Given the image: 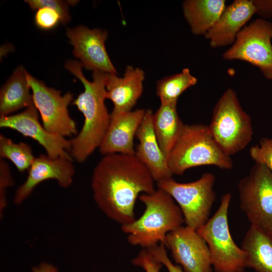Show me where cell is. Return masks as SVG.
Listing matches in <instances>:
<instances>
[{
  "instance_id": "obj_32",
  "label": "cell",
  "mask_w": 272,
  "mask_h": 272,
  "mask_svg": "<svg viewBox=\"0 0 272 272\" xmlns=\"http://www.w3.org/2000/svg\"><path fill=\"white\" fill-rule=\"evenodd\" d=\"M58 270L55 266L46 262H42L32 268V272H58Z\"/></svg>"
},
{
  "instance_id": "obj_13",
  "label": "cell",
  "mask_w": 272,
  "mask_h": 272,
  "mask_svg": "<svg viewBox=\"0 0 272 272\" xmlns=\"http://www.w3.org/2000/svg\"><path fill=\"white\" fill-rule=\"evenodd\" d=\"M66 36L73 46L74 55L80 60L83 67L93 72L117 74L105 48L106 31L79 26L68 29Z\"/></svg>"
},
{
  "instance_id": "obj_21",
  "label": "cell",
  "mask_w": 272,
  "mask_h": 272,
  "mask_svg": "<svg viewBox=\"0 0 272 272\" xmlns=\"http://www.w3.org/2000/svg\"><path fill=\"white\" fill-rule=\"evenodd\" d=\"M152 123L158 143L167 159L185 125L178 115L177 103H161L153 114Z\"/></svg>"
},
{
  "instance_id": "obj_11",
  "label": "cell",
  "mask_w": 272,
  "mask_h": 272,
  "mask_svg": "<svg viewBox=\"0 0 272 272\" xmlns=\"http://www.w3.org/2000/svg\"><path fill=\"white\" fill-rule=\"evenodd\" d=\"M164 245L184 272H212L208 246L196 230L181 226L167 235Z\"/></svg>"
},
{
  "instance_id": "obj_1",
  "label": "cell",
  "mask_w": 272,
  "mask_h": 272,
  "mask_svg": "<svg viewBox=\"0 0 272 272\" xmlns=\"http://www.w3.org/2000/svg\"><path fill=\"white\" fill-rule=\"evenodd\" d=\"M155 181L135 154L104 155L95 166L91 187L95 203L109 219L124 225L133 222L141 193L151 194Z\"/></svg>"
},
{
  "instance_id": "obj_24",
  "label": "cell",
  "mask_w": 272,
  "mask_h": 272,
  "mask_svg": "<svg viewBox=\"0 0 272 272\" xmlns=\"http://www.w3.org/2000/svg\"><path fill=\"white\" fill-rule=\"evenodd\" d=\"M0 156L11 161L20 172L28 170L35 158L29 145L15 143L3 134L0 135Z\"/></svg>"
},
{
  "instance_id": "obj_6",
  "label": "cell",
  "mask_w": 272,
  "mask_h": 272,
  "mask_svg": "<svg viewBox=\"0 0 272 272\" xmlns=\"http://www.w3.org/2000/svg\"><path fill=\"white\" fill-rule=\"evenodd\" d=\"M231 199L230 193L224 194L213 216L196 230L208 246L216 272H243L246 268V254L235 243L229 228Z\"/></svg>"
},
{
  "instance_id": "obj_7",
  "label": "cell",
  "mask_w": 272,
  "mask_h": 272,
  "mask_svg": "<svg viewBox=\"0 0 272 272\" xmlns=\"http://www.w3.org/2000/svg\"><path fill=\"white\" fill-rule=\"evenodd\" d=\"M215 182V175L208 172L188 183L178 182L171 177L157 182V186L176 202L186 226L197 230L209 219L216 199Z\"/></svg>"
},
{
  "instance_id": "obj_18",
  "label": "cell",
  "mask_w": 272,
  "mask_h": 272,
  "mask_svg": "<svg viewBox=\"0 0 272 272\" xmlns=\"http://www.w3.org/2000/svg\"><path fill=\"white\" fill-rule=\"evenodd\" d=\"M144 71L127 66L122 77L108 74L106 83V98L113 104L111 116L131 111L142 95Z\"/></svg>"
},
{
  "instance_id": "obj_9",
  "label": "cell",
  "mask_w": 272,
  "mask_h": 272,
  "mask_svg": "<svg viewBox=\"0 0 272 272\" xmlns=\"http://www.w3.org/2000/svg\"><path fill=\"white\" fill-rule=\"evenodd\" d=\"M272 23L259 18L245 26L223 54L226 60H240L258 67L272 80Z\"/></svg>"
},
{
  "instance_id": "obj_22",
  "label": "cell",
  "mask_w": 272,
  "mask_h": 272,
  "mask_svg": "<svg viewBox=\"0 0 272 272\" xmlns=\"http://www.w3.org/2000/svg\"><path fill=\"white\" fill-rule=\"evenodd\" d=\"M27 71L19 66L3 86L0 92L1 116L34 104L32 94L26 77Z\"/></svg>"
},
{
  "instance_id": "obj_14",
  "label": "cell",
  "mask_w": 272,
  "mask_h": 272,
  "mask_svg": "<svg viewBox=\"0 0 272 272\" xmlns=\"http://www.w3.org/2000/svg\"><path fill=\"white\" fill-rule=\"evenodd\" d=\"M74 174L72 160L53 158L47 155L40 154L35 157L28 169L26 179L16 190L14 202L17 205L22 203L38 184L47 180H55L60 187L67 188L73 183Z\"/></svg>"
},
{
  "instance_id": "obj_23",
  "label": "cell",
  "mask_w": 272,
  "mask_h": 272,
  "mask_svg": "<svg viewBox=\"0 0 272 272\" xmlns=\"http://www.w3.org/2000/svg\"><path fill=\"white\" fill-rule=\"evenodd\" d=\"M197 79L188 68L180 73L167 76L157 82L156 94L161 103H177L178 97L186 89L196 84Z\"/></svg>"
},
{
  "instance_id": "obj_5",
  "label": "cell",
  "mask_w": 272,
  "mask_h": 272,
  "mask_svg": "<svg viewBox=\"0 0 272 272\" xmlns=\"http://www.w3.org/2000/svg\"><path fill=\"white\" fill-rule=\"evenodd\" d=\"M208 127L220 148L230 157L251 142L253 131L250 117L232 89L226 90L218 100Z\"/></svg>"
},
{
  "instance_id": "obj_20",
  "label": "cell",
  "mask_w": 272,
  "mask_h": 272,
  "mask_svg": "<svg viewBox=\"0 0 272 272\" xmlns=\"http://www.w3.org/2000/svg\"><path fill=\"white\" fill-rule=\"evenodd\" d=\"M226 7L224 0H186L182 3L184 18L196 35L205 36Z\"/></svg>"
},
{
  "instance_id": "obj_3",
  "label": "cell",
  "mask_w": 272,
  "mask_h": 272,
  "mask_svg": "<svg viewBox=\"0 0 272 272\" xmlns=\"http://www.w3.org/2000/svg\"><path fill=\"white\" fill-rule=\"evenodd\" d=\"M139 198L145 206L143 215L121 226L128 242L144 249L164 244L167 235L184 222L179 207L168 193L159 188L151 194L143 193Z\"/></svg>"
},
{
  "instance_id": "obj_29",
  "label": "cell",
  "mask_w": 272,
  "mask_h": 272,
  "mask_svg": "<svg viewBox=\"0 0 272 272\" xmlns=\"http://www.w3.org/2000/svg\"><path fill=\"white\" fill-rule=\"evenodd\" d=\"M14 184L10 168L4 160H0V213L1 216L7 205L6 192L7 188Z\"/></svg>"
},
{
  "instance_id": "obj_28",
  "label": "cell",
  "mask_w": 272,
  "mask_h": 272,
  "mask_svg": "<svg viewBox=\"0 0 272 272\" xmlns=\"http://www.w3.org/2000/svg\"><path fill=\"white\" fill-rule=\"evenodd\" d=\"M145 272H160L163 264L147 249H143L131 261Z\"/></svg>"
},
{
  "instance_id": "obj_15",
  "label": "cell",
  "mask_w": 272,
  "mask_h": 272,
  "mask_svg": "<svg viewBox=\"0 0 272 272\" xmlns=\"http://www.w3.org/2000/svg\"><path fill=\"white\" fill-rule=\"evenodd\" d=\"M255 14L252 0H235L226 7L205 37L213 48L233 44L238 33Z\"/></svg>"
},
{
  "instance_id": "obj_16",
  "label": "cell",
  "mask_w": 272,
  "mask_h": 272,
  "mask_svg": "<svg viewBox=\"0 0 272 272\" xmlns=\"http://www.w3.org/2000/svg\"><path fill=\"white\" fill-rule=\"evenodd\" d=\"M140 109L111 116L106 134L99 148L103 156L111 154L133 155L134 138L145 115Z\"/></svg>"
},
{
  "instance_id": "obj_12",
  "label": "cell",
  "mask_w": 272,
  "mask_h": 272,
  "mask_svg": "<svg viewBox=\"0 0 272 272\" xmlns=\"http://www.w3.org/2000/svg\"><path fill=\"white\" fill-rule=\"evenodd\" d=\"M0 127L14 129L26 137L37 141L53 158H63L72 160L71 140L48 132L39 121L38 111L34 104L23 111L0 117Z\"/></svg>"
},
{
  "instance_id": "obj_30",
  "label": "cell",
  "mask_w": 272,
  "mask_h": 272,
  "mask_svg": "<svg viewBox=\"0 0 272 272\" xmlns=\"http://www.w3.org/2000/svg\"><path fill=\"white\" fill-rule=\"evenodd\" d=\"M147 249L167 268L168 272H184L180 266L175 265L171 261L163 244H159Z\"/></svg>"
},
{
  "instance_id": "obj_25",
  "label": "cell",
  "mask_w": 272,
  "mask_h": 272,
  "mask_svg": "<svg viewBox=\"0 0 272 272\" xmlns=\"http://www.w3.org/2000/svg\"><path fill=\"white\" fill-rule=\"evenodd\" d=\"M249 154L255 163L264 165L272 172V138L261 139L250 148Z\"/></svg>"
},
{
  "instance_id": "obj_8",
  "label": "cell",
  "mask_w": 272,
  "mask_h": 272,
  "mask_svg": "<svg viewBox=\"0 0 272 272\" xmlns=\"http://www.w3.org/2000/svg\"><path fill=\"white\" fill-rule=\"evenodd\" d=\"M241 210L251 225L272 233V172L255 163L238 184Z\"/></svg>"
},
{
  "instance_id": "obj_27",
  "label": "cell",
  "mask_w": 272,
  "mask_h": 272,
  "mask_svg": "<svg viewBox=\"0 0 272 272\" xmlns=\"http://www.w3.org/2000/svg\"><path fill=\"white\" fill-rule=\"evenodd\" d=\"M34 21L39 28L43 30H49L61 22V18L59 14L53 9L44 7L37 10Z\"/></svg>"
},
{
  "instance_id": "obj_2",
  "label": "cell",
  "mask_w": 272,
  "mask_h": 272,
  "mask_svg": "<svg viewBox=\"0 0 272 272\" xmlns=\"http://www.w3.org/2000/svg\"><path fill=\"white\" fill-rule=\"evenodd\" d=\"M64 66L80 80L84 87V91L73 102L84 115V124L79 133L71 140V156L82 163L99 148L110 124L111 115L105 104L108 74L94 71L93 81H90L82 72L80 61L70 60Z\"/></svg>"
},
{
  "instance_id": "obj_17",
  "label": "cell",
  "mask_w": 272,
  "mask_h": 272,
  "mask_svg": "<svg viewBox=\"0 0 272 272\" xmlns=\"http://www.w3.org/2000/svg\"><path fill=\"white\" fill-rule=\"evenodd\" d=\"M153 114L151 110H146L135 134L139 143L134 154L147 167L157 182L172 177L173 174L155 135L152 123Z\"/></svg>"
},
{
  "instance_id": "obj_31",
  "label": "cell",
  "mask_w": 272,
  "mask_h": 272,
  "mask_svg": "<svg viewBox=\"0 0 272 272\" xmlns=\"http://www.w3.org/2000/svg\"><path fill=\"white\" fill-rule=\"evenodd\" d=\"M257 14L261 18H272V0H252Z\"/></svg>"
},
{
  "instance_id": "obj_4",
  "label": "cell",
  "mask_w": 272,
  "mask_h": 272,
  "mask_svg": "<svg viewBox=\"0 0 272 272\" xmlns=\"http://www.w3.org/2000/svg\"><path fill=\"white\" fill-rule=\"evenodd\" d=\"M167 160L171 172L176 175L199 166L214 165L227 170L233 166L231 157L220 148L208 126L202 124H185Z\"/></svg>"
},
{
  "instance_id": "obj_26",
  "label": "cell",
  "mask_w": 272,
  "mask_h": 272,
  "mask_svg": "<svg viewBox=\"0 0 272 272\" xmlns=\"http://www.w3.org/2000/svg\"><path fill=\"white\" fill-rule=\"evenodd\" d=\"M25 2L28 4L32 10L47 7L56 11L60 16L61 22L64 24L69 23L71 20L68 6L75 1H62L58 0H26Z\"/></svg>"
},
{
  "instance_id": "obj_10",
  "label": "cell",
  "mask_w": 272,
  "mask_h": 272,
  "mask_svg": "<svg viewBox=\"0 0 272 272\" xmlns=\"http://www.w3.org/2000/svg\"><path fill=\"white\" fill-rule=\"evenodd\" d=\"M26 77L32 92L33 104L40 115L42 125L49 132L64 138L77 134L76 122L69 115L68 106L73 95L47 86L27 72Z\"/></svg>"
},
{
  "instance_id": "obj_19",
  "label": "cell",
  "mask_w": 272,
  "mask_h": 272,
  "mask_svg": "<svg viewBox=\"0 0 272 272\" xmlns=\"http://www.w3.org/2000/svg\"><path fill=\"white\" fill-rule=\"evenodd\" d=\"M246 267L255 272H272V233L250 225L241 244Z\"/></svg>"
}]
</instances>
